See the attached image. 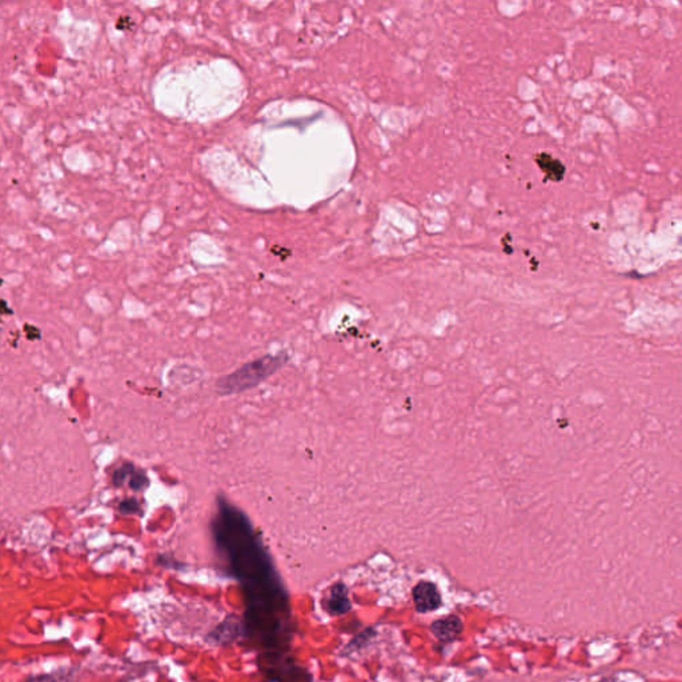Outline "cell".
<instances>
[{"instance_id": "2", "label": "cell", "mask_w": 682, "mask_h": 682, "mask_svg": "<svg viewBox=\"0 0 682 682\" xmlns=\"http://www.w3.org/2000/svg\"><path fill=\"white\" fill-rule=\"evenodd\" d=\"M287 356H264L257 358L247 366H241L236 372L221 378L218 383V391L221 395H234L257 386L260 381L275 373L286 364Z\"/></svg>"}, {"instance_id": "10", "label": "cell", "mask_w": 682, "mask_h": 682, "mask_svg": "<svg viewBox=\"0 0 682 682\" xmlns=\"http://www.w3.org/2000/svg\"><path fill=\"white\" fill-rule=\"evenodd\" d=\"M26 682H59L54 676H38V677H32L30 680H27Z\"/></svg>"}, {"instance_id": "8", "label": "cell", "mask_w": 682, "mask_h": 682, "mask_svg": "<svg viewBox=\"0 0 682 682\" xmlns=\"http://www.w3.org/2000/svg\"><path fill=\"white\" fill-rule=\"evenodd\" d=\"M375 634L376 631L373 629V628H368V629L364 631V632L357 634L356 637H355V638H353L351 643L346 645V649H344V651H346L344 654L357 652V651H360V649L366 648V645H368V643H369V641H371V640L375 637Z\"/></svg>"}, {"instance_id": "9", "label": "cell", "mask_w": 682, "mask_h": 682, "mask_svg": "<svg viewBox=\"0 0 682 682\" xmlns=\"http://www.w3.org/2000/svg\"><path fill=\"white\" fill-rule=\"evenodd\" d=\"M146 481H147V480H146V476L134 475L132 480H131V486L138 491V489H141V488L146 486V485H144L146 484Z\"/></svg>"}, {"instance_id": "3", "label": "cell", "mask_w": 682, "mask_h": 682, "mask_svg": "<svg viewBox=\"0 0 682 682\" xmlns=\"http://www.w3.org/2000/svg\"><path fill=\"white\" fill-rule=\"evenodd\" d=\"M412 597H413L416 611L418 613L435 612L443 603L441 594L438 592L437 586L429 581H421L417 583L412 591Z\"/></svg>"}, {"instance_id": "1", "label": "cell", "mask_w": 682, "mask_h": 682, "mask_svg": "<svg viewBox=\"0 0 682 682\" xmlns=\"http://www.w3.org/2000/svg\"><path fill=\"white\" fill-rule=\"evenodd\" d=\"M212 534L246 596V634L268 651V656L284 654L281 649L291 640L288 593L254 525L236 506L220 497Z\"/></svg>"}, {"instance_id": "6", "label": "cell", "mask_w": 682, "mask_h": 682, "mask_svg": "<svg viewBox=\"0 0 682 682\" xmlns=\"http://www.w3.org/2000/svg\"><path fill=\"white\" fill-rule=\"evenodd\" d=\"M241 625L243 623L228 617L224 623H220L218 628L208 636V638L209 641H215L218 645H227L240 637Z\"/></svg>"}, {"instance_id": "7", "label": "cell", "mask_w": 682, "mask_h": 682, "mask_svg": "<svg viewBox=\"0 0 682 682\" xmlns=\"http://www.w3.org/2000/svg\"><path fill=\"white\" fill-rule=\"evenodd\" d=\"M534 161L540 167V169L544 172L546 179H549L552 181L558 183L565 176L566 169H565L563 163L558 159L553 158L552 155H549L546 152L538 154L534 159Z\"/></svg>"}, {"instance_id": "4", "label": "cell", "mask_w": 682, "mask_h": 682, "mask_svg": "<svg viewBox=\"0 0 682 682\" xmlns=\"http://www.w3.org/2000/svg\"><path fill=\"white\" fill-rule=\"evenodd\" d=\"M323 605L328 613L331 616H344L349 613L352 609V603L349 598L348 588L343 583H337L331 588L329 593L326 594L323 600Z\"/></svg>"}, {"instance_id": "5", "label": "cell", "mask_w": 682, "mask_h": 682, "mask_svg": "<svg viewBox=\"0 0 682 682\" xmlns=\"http://www.w3.org/2000/svg\"><path fill=\"white\" fill-rule=\"evenodd\" d=\"M464 623L461 618L455 614H451L444 618H440L431 625V631L435 634L436 638L441 643H451L463 633Z\"/></svg>"}]
</instances>
